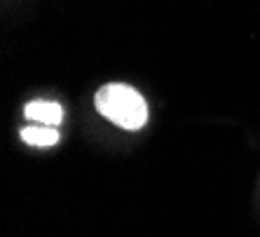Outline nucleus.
<instances>
[{
  "instance_id": "obj_1",
  "label": "nucleus",
  "mask_w": 260,
  "mask_h": 237,
  "mask_svg": "<svg viewBox=\"0 0 260 237\" xmlns=\"http://www.w3.org/2000/svg\"><path fill=\"white\" fill-rule=\"evenodd\" d=\"M94 106L106 120L127 132H136L148 122V104L141 92L122 82H108L99 87L94 94Z\"/></svg>"
},
{
  "instance_id": "obj_3",
  "label": "nucleus",
  "mask_w": 260,
  "mask_h": 237,
  "mask_svg": "<svg viewBox=\"0 0 260 237\" xmlns=\"http://www.w3.org/2000/svg\"><path fill=\"white\" fill-rule=\"evenodd\" d=\"M21 139L28 143V146H38V148H49L59 143V129L49 127V125H33L30 122L28 127H21Z\"/></svg>"
},
{
  "instance_id": "obj_2",
  "label": "nucleus",
  "mask_w": 260,
  "mask_h": 237,
  "mask_svg": "<svg viewBox=\"0 0 260 237\" xmlns=\"http://www.w3.org/2000/svg\"><path fill=\"white\" fill-rule=\"evenodd\" d=\"M26 120L36 122V125H49V127H59L63 122V108L56 101H45V99H36L26 104L24 108Z\"/></svg>"
}]
</instances>
